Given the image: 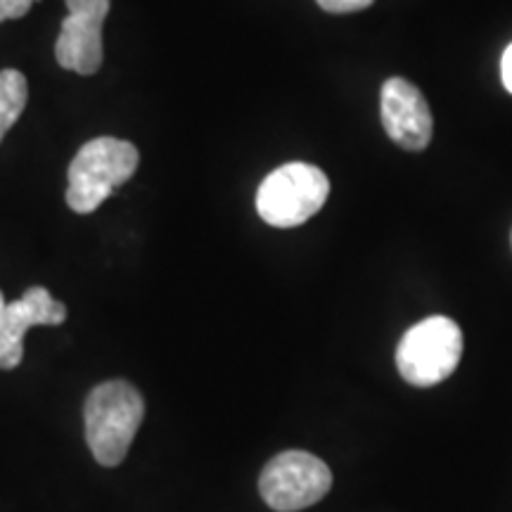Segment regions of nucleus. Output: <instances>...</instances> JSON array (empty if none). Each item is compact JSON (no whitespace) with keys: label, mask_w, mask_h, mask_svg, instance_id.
Returning <instances> with one entry per match:
<instances>
[{"label":"nucleus","mask_w":512,"mask_h":512,"mask_svg":"<svg viewBox=\"0 0 512 512\" xmlns=\"http://www.w3.org/2000/svg\"><path fill=\"white\" fill-rule=\"evenodd\" d=\"M330 195V181L318 166L290 162L278 166L256 190V211L268 226H302L323 209Z\"/></svg>","instance_id":"obj_3"},{"label":"nucleus","mask_w":512,"mask_h":512,"mask_svg":"<svg viewBox=\"0 0 512 512\" xmlns=\"http://www.w3.org/2000/svg\"><path fill=\"white\" fill-rule=\"evenodd\" d=\"M29 100V83L17 69L0 72V143L5 133L17 124Z\"/></svg>","instance_id":"obj_9"},{"label":"nucleus","mask_w":512,"mask_h":512,"mask_svg":"<svg viewBox=\"0 0 512 512\" xmlns=\"http://www.w3.org/2000/svg\"><path fill=\"white\" fill-rule=\"evenodd\" d=\"M64 17L55 43V60L67 72L91 76L102 67V24L110 15L112 0H64Z\"/></svg>","instance_id":"obj_6"},{"label":"nucleus","mask_w":512,"mask_h":512,"mask_svg":"<svg viewBox=\"0 0 512 512\" xmlns=\"http://www.w3.org/2000/svg\"><path fill=\"white\" fill-rule=\"evenodd\" d=\"M463 356V330L456 320L430 316L415 323L396 347V368L413 387H434L456 373Z\"/></svg>","instance_id":"obj_4"},{"label":"nucleus","mask_w":512,"mask_h":512,"mask_svg":"<svg viewBox=\"0 0 512 512\" xmlns=\"http://www.w3.org/2000/svg\"><path fill=\"white\" fill-rule=\"evenodd\" d=\"M332 472L306 451H285L271 458L259 477V494L275 512H299L323 501Z\"/></svg>","instance_id":"obj_5"},{"label":"nucleus","mask_w":512,"mask_h":512,"mask_svg":"<svg viewBox=\"0 0 512 512\" xmlns=\"http://www.w3.org/2000/svg\"><path fill=\"white\" fill-rule=\"evenodd\" d=\"M5 306H8V302H5L3 292H0V320H3V313H5Z\"/></svg>","instance_id":"obj_13"},{"label":"nucleus","mask_w":512,"mask_h":512,"mask_svg":"<svg viewBox=\"0 0 512 512\" xmlns=\"http://www.w3.org/2000/svg\"><path fill=\"white\" fill-rule=\"evenodd\" d=\"M145 418V401L126 380L102 382L88 394L83 406L86 444L105 467H117L126 458L133 437Z\"/></svg>","instance_id":"obj_1"},{"label":"nucleus","mask_w":512,"mask_h":512,"mask_svg":"<svg viewBox=\"0 0 512 512\" xmlns=\"http://www.w3.org/2000/svg\"><path fill=\"white\" fill-rule=\"evenodd\" d=\"M382 126L396 145L408 152H422L432 140L434 121L430 105L418 86L394 76L382 86Z\"/></svg>","instance_id":"obj_7"},{"label":"nucleus","mask_w":512,"mask_h":512,"mask_svg":"<svg viewBox=\"0 0 512 512\" xmlns=\"http://www.w3.org/2000/svg\"><path fill=\"white\" fill-rule=\"evenodd\" d=\"M501 79H503V86L508 88L512 93V43L508 48H505L503 53V60H501Z\"/></svg>","instance_id":"obj_12"},{"label":"nucleus","mask_w":512,"mask_h":512,"mask_svg":"<svg viewBox=\"0 0 512 512\" xmlns=\"http://www.w3.org/2000/svg\"><path fill=\"white\" fill-rule=\"evenodd\" d=\"M316 3L325 12H332V15H349V12L370 8L375 0H316Z\"/></svg>","instance_id":"obj_10"},{"label":"nucleus","mask_w":512,"mask_h":512,"mask_svg":"<svg viewBox=\"0 0 512 512\" xmlns=\"http://www.w3.org/2000/svg\"><path fill=\"white\" fill-rule=\"evenodd\" d=\"M136 145L119 138H93L69 164L67 204L76 214H93L114 190L131 181L138 169Z\"/></svg>","instance_id":"obj_2"},{"label":"nucleus","mask_w":512,"mask_h":512,"mask_svg":"<svg viewBox=\"0 0 512 512\" xmlns=\"http://www.w3.org/2000/svg\"><path fill=\"white\" fill-rule=\"evenodd\" d=\"M67 306L46 287H29L17 302H8L0 320V370H15L24 356V335L36 325H62Z\"/></svg>","instance_id":"obj_8"},{"label":"nucleus","mask_w":512,"mask_h":512,"mask_svg":"<svg viewBox=\"0 0 512 512\" xmlns=\"http://www.w3.org/2000/svg\"><path fill=\"white\" fill-rule=\"evenodd\" d=\"M36 0H0V22L24 17L31 10Z\"/></svg>","instance_id":"obj_11"}]
</instances>
